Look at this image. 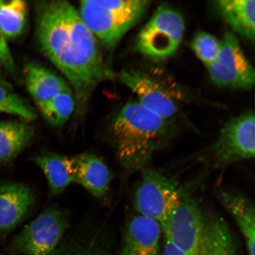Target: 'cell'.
<instances>
[{"label":"cell","mask_w":255,"mask_h":255,"mask_svg":"<svg viewBox=\"0 0 255 255\" xmlns=\"http://www.w3.org/2000/svg\"><path fill=\"white\" fill-rule=\"evenodd\" d=\"M68 223L61 209L49 207L15 236L8 252L14 255H49L61 241Z\"/></svg>","instance_id":"8992f818"},{"label":"cell","mask_w":255,"mask_h":255,"mask_svg":"<svg viewBox=\"0 0 255 255\" xmlns=\"http://www.w3.org/2000/svg\"><path fill=\"white\" fill-rule=\"evenodd\" d=\"M207 70L212 81L223 87L250 89L255 84L254 67L231 32L225 34L218 55Z\"/></svg>","instance_id":"30bf717a"},{"label":"cell","mask_w":255,"mask_h":255,"mask_svg":"<svg viewBox=\"0 0 255 255\" xmlns=\"http://www.w3.org/2000/svg\"><path fill=\"white\" fill-rule=\"evenodd\" d=\"M49 255H103L98 252L91 250H85L76 252L57 251L56 250Z\"/></svg>","instance_id":"484cf974"},{"label":"cell","mask_w":255,"mask_h":255,"mask_svg":"<svg viewBox=\"0 0 255 255\" xmlns=\"http://www.w3.org/2000/svg\"><path fill=\"white\" fill-rule=\"evenodd\" d=\"M161 226L137 215L128 222L120 255H159Z\"/></svg>","instance_id":"7c38bea8"},{"label":"cell","mask_w":255,"mask_h":255,"mask_svg":"<svg viewBox=\"0 0 255 255\" xmlns=\"http://www.w3.org/2000/svg\"><path fill=\"white\" fill-rule=\"evenodd\" d=\"M237 240L227 222L221 217L209 215L200 255H238Z\"/></svg>","instance_id":"ac0fdd59"},{"label":"cell","mask_w":255,"mask_h":255,"mask_svg":"<svg viewBox=\"0 0 255 255\" xmlns=\"http://www.w3.org/2000/svg\"><path fill=\"white\" fill-rule=\"evenodd\" d=\"M76 107L75 96L70 91L57 95L38 107L48 123L60 127L68 121Z\"/></svg>","instance_id":"44dd1931"},{"label":"cell","mask_w":255,"mask_h":255,"mask_svg":"<svg viewBox=\"0 0 255 255\" xmlns=\"http://www.w3.org/2000/svg\"><path fill=\"white\" fill-rule=\"evenodd\" d=\"M171 133L166 120L137 102L121 108L111 126V134L120 162L126 170H141Z\"/></svg>","instance_id":"7a4b0ae2"},{"label":"cell","mask_w":255,"mask_h":255,"mask_svg":"<svg viewBox=\"0 0 255 255\" xmlns=\"http://www.w3.org/2000/svg\"><path fill=\"white\" fill-rule=\"evenodd\" d=\"M119 78L136 95L140 104L165 120L170 121L179 111L184 97L177 86L139 70L123 71Z\"/></svg>","instance_id":"52a82bcc"},{"label":"cell","mask_w":255,"mask_h":255,"mask_svg":"<svg viewBox=\"0 0 255 255\" xmlns=\"http://www.w3.org/2000/svg\"><path fill=\"white\" fill-rule=\"evenodd\" d=\"M37 36L44 55L74 89L76 106H85L92 92L114 73L104 62L96 38L74 6L64 0L40 2Z\"/></svg>","instance_id":"6da1fadb"},{"label":"cell","mask_w":255,"mask_h":255,"mask_svg":"<svg viewBox=\"0 0 255 255\" xmlns=\"http://www.w3.org/2000/svg\"><path fill=\"white\" fill-rule=\"evenodd\" d=\"M213 6L233 30L245 39L254 41L255 0H218Z\"/></svg>","instance_id":"2e32d148"},{"label":"cell","mask_w":255,"mask_h":255,"mask_svg":"<svg viewBox=\"0 0 255 255\" xmlns=\"http://www.w3.org/2000/svg\"><path fill=\"white\" fill-rule=\"evenodd\" d=\"M185 29L182 15L173 8L162 6L139 31L136 49L146 58L155 61L167 59L177 52Z\"/></svg>","instance_id":"277c9868"},{"label":"cell","mask_w":255,"mask_h":255,"mask_svg":"<svg viewBox=\"0 0 255 255\" xmlns=\"http://www.w3.org/2000/svg\"><path fill=\"white\" fill-rule=\"evenodd\" d=\"M0 63L4 64L9 69L13 67L8 46L6 43V39L1 30H0Z\"/></svg>","instance_id":"cb8c5ba5"},{"label":"cell","mask_w":255,"mask_h":255,"mask_svg":"<svg viewBox=\"0 0 255 255\" xmlns=\"http://www.w3.org/2000/svg\"><path fill=\"white\" fill-rule=\"evenodd\" d=\"M28 8L22 0H0V30L6 39L23 33L27 23Z\"/></svg>","instance_id":"ffe728a7"},{"label":"cell","mask_w":255,"mask_h":255,"mask_svg":"<svg viewBox=\"0 0 255 255\" xmlns=\"http://www.w3.org/2000/svg\"><path fill=\"white\" fill-rule=\"evenodd\" d=\"M68 169L73 183L85 188L96 197H102L109 188L111 175L101 159L91 153L67 157Z\"/></svg>","instance_id":"4fadbf2b"},{"label":"cell","mask_w":255,"mask_h":255,"mask_svg":"<svg viewBox=\"0 0 255 255\" xmlns=\"http://www.w3.org/2000/svg\"><path fill=\"white\" fill-rule=\"evenodd\" d=\"M220 202L234 219L243 236L248 255H255V212L253 200L241 193L223 190Z\"/></svg>","instance_id":"5bb4252c"},{"label":"cell","mask_w":255,"mask_h":255,"mask_svg":"<svg viewBox=\"0 0 255 255\" xmlns=\"http://www.w3.org/2000/svg\"><path fill=\"white\" fill-rule=\"evenodd\" d=\"M209 216L196 200L184 197L170 218L161 225L164 238L189 255H200Z\"/></svg>","instance_id":"ba28073f"},{"label":"cell","mask_w":255,"mask_h":255,"mask_svg":"<svg viewBox=\"0 0 255 255\" xmlns=\"http://www.w3.org/2000/svg\"><path fill=\"white\" fill-rule=\"evenodd\" d=\"M9 89L0 85V113L12 115L27 121L36 119L34 108Z\"/></svg>","instance_id":"7402d4cb"},{"label":"cell","mask_w":255,"mask_h":255,"mask_svg":"<svg viewBox=\"0 0 255 255\" xmlns=\"http://www.w3.org/2000/svg\"><path fill=\"white\" fill-rule=\"evenodd\" d=\"M162 255H189L184 252L180 250L174 245L172 242L165 238V243L164 245Z\"/></svg>","instance_id":"d4e9b609"},{"label":"cell","mask_w":255,"mask_h":255,"mask_svg":"<svg viewBox=\"0 0 255 255\" xmlns=\"http://www.w3.org/2000/svg\"><path fill=\"white\" fill-rule=\"evenodd\" d=\"M34 129L18 121L0 122V163H7L23 150L31 141Z\"/></svg>","instance_id":"e0dca14e"},{"label":"cell","mask_w":255,"mask_h":255,"mask_svg":"<svg viewBox=\"0 0 255 255\" xmlns=\"http://www.w3.org/2000/svg\"><path fill=\"white\" fill-rule=\"evenodd\" d=\"M184 198L178 184L161 172L145 170L137 186L133 205L138 215L161 225L166 222Z\"/></svg>","instance_id":"5b68a950"},{"label":"cell","mask_w":255,"mask_h":255,"mask_svg":"<svg viewBox=\"0 0 255 255\" xmlns=\"http://www.w3.org/2000/svg\"><path fill=\"white\" fill-rule=\"evenodd\" d=\"M0 85L4 86V87L9 88H10L11 87V86L9 85L8 83L7 82H6L5 80L1 78V76H0Z\"/></svg>","instance_id":"4316f807"},{"label":"cell","mask_w":255,"mask_h":255,"mask_svg":"<svg viewBox=\"0 0 255 255\" xmlns=\"http://www.w3.org/2000/svg\"><path fill=\"white\" fill-rule=\"evenodd\" d=\"M149 3L147 0H84L79 12L95 37L113 49L144 14Z\"/></svg>","instance_id":"3957f363"},{"label":"cell","mask_w":255,"mask_h":255,"mask_svg":"<svg viewBox=\"0 0 255 255\" xmlns=\"http://www.w3.org/2000/svg\"><path fill=\"white\" fill-rule=\"evenodd\" d=\"M190 47L200 61L207 68L218 56L221 49V41L211 34L200 31L191 40Z\"/></svg>","instance_id":"603a6c76"},{"label":"cell","mask_w":255,"mask_h":255,"mask_svg":"<svg viewBox=\"0 0 255 255\" xmlns=\"http://www.w3.org/2000/svg\"><path fill=\"white\" fill-rule=\"evenodd\" d=\"M217 167H225L255 157V116L248 111L229 121L210 148Z\"/></svg>","instance_id":"9c48e42d"},{"label":"cell","mask_w":255,"mask_h":255,"mask_svg":"<svg viewBox=\"0 0 255 255\" xmlns=\"http://www.w3.org/2000/svg\"><path fill=\"white\" fill-rule=\"evenodd\" d=\"M24 77L27 90L38 107L62 92L72 91L68 82L39 63H27Z\"/></svg>","instance_id":"9a60e30c"},{"label":"cell","mask_w":255,"mask_h":255,"mask_svg":"<svg viewBox=\"0 0 255 255\" xmlns=\"http://www.w3.org/2000/svg\"><path fill=\"white\" fill-rule=\"evenodd\" d=\"M34 202L33 192L23 184L0 186V242L23 221Z\"/></svg>","instance_id":"8fae6325"},{"label":"cell","mask_w":255,"mask_h":255,"mask_svg":"<svg viewBox=\"0 0 255 255\" xmlns=\"http://www.w3.org/2000/svg\"><path fill=\"white\" fill-rule=\"evenodd\" d=\"M0 255H2V254H0Z\"/></svg>","instance_id":"83f0119b"},{"label":"cell","mask_w":255,"mask_h":255,"mask_svg":"<svg viewBox=\"0 0 255 255\" xmlns=\"http://www.w3.org/2000/svg\"><path fill=\"white\" fill-rule=\"evenodd\" d=\"M35 161L46 175L51 192L53 194L62 193L70 184L73 183L69 173L67 157L55 153H46L38 156Z\"/></svg>","instance_id":"d6986e66"}]
</instances>
